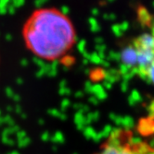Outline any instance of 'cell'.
Instances as JSON below:
<instances>
[{
    "label": "cell",
    "instance_id": "1",
    "mask_svg": "<svg viewBox=\"0 0 154 154\" xmlns=\"http://www.w3.org/2000/svg\"><path fill=\"white\" fill-rule=\"evenodd\" d=\"M73 22L54 8L34 10L22 27L25 46L38 58L56 61L63 57L75 43Z\"/></svg>",
    "mask_w": 154,
    "mask_h": 154
},
{
    "label": "cell",
    "instance_id": "4",
    "mask_svg": "<svg viewBox=\"0 0 154 154\" xmlns=\"http://www.w3.org/2000/svg\"><path fill=\"white\" fill-rule=\"evenodd\" d=\"M139 79L154 86V59L149 64V66L145 69L141 76L139 77Z\"/></svg>",
    "mask_w": 154,
    "mask_h": 154
},
{
    "label": "cell",
    "instance_id": "3",
    "mask_svg": "<svg viewBox=\"0 0 154 154\" xmlns=\"http://www.w3.org/2000/svg\"><path fill=\"white\" fill-rule=\"evenodd\" d=\"M94 154H154V145L128 128L111 132Z\"/></svg>",
    "mask_w": 154,
    "mask_h": 154
},
{
    "label": "cell",
    "instance_id": "2",
    "mask_svg": "<svg viewBox=\"0 0 154 154\" xmlns=\"http://www.w3.org/2000/svg\"><path fill=\"white\" fill-rule=\"evenodd\" d=\"M154 59V32L134 37L120 54V66L123 73L139 78Z\"/></svg>",
    "mask_w": 154,
    "mask_h": 154
}]
</instances>
